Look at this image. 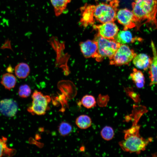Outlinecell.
I'll list each match as a JSON object with an SVG mask.
<instances>
[{"label": "cell", "instance_id": "obj_1", "mask_svg": "<svg viewBox=\"0 0 157 157\" xmlns=\"http://www.w3.org/2000/svg\"><path fill=\"white\" fill-rule=\"evenodd\" d=\"M119 3L118 0H112L108 4L102 3L94 5L86 3L89 25H93L96 22L103 24L115 21Z\"/></svg>", "mask_w": 157, "mask_h": 157}, {"label": "cell", "instance_id": "obj_2", "mask_svg": "<svg viewBox=\"0 0 157 157\" xmlns=\"http://www.w3.org/2000/svg\"><path fill=\"white\" fill-rule=\"evenodd\" d=\"M132 6L136 24L142 23L154 29L157 28V0H135Z\"/></svg>", "mask_w": 157, "mask_h": 157}, {"label": "cell", "instance_id": "obj_3", "mask_svg": "<svg viewBox=\"0 0 157 157\" xmlns=\"http://www.w3.org/2000/svg\"><path fill=\"white\" fill-rule=\"evenodd\" d=\"M140 128L139 125L135 124L124 131V140L119 142L123 151L139 154L145 149L146 147L152 141L151 138L146 139L141 136L139 133Z\"/></svg>", "mask_w": 157, "mask_h": 157}, {"label": "cell", "instance_id": "obj_4", "mask_svg": "<svg viewBox=\"0 0 157 157\" xmlns=\"http://www.w3.org/2000/svg\"><path fill=\"white\" fill-rule=\"evenodd\" d=\"M94 40L98 44V55L95 59L98 62L102 61L106 57L110 59L121 45L115 40L106 39L97 34L95 35Z\"/></svg>", "mask_w": 157, "mask_h": 157}, {"label": "cell", "instance_id": "obj_5", "mask_svg": "<svg viewBox=\"0 0 157 157\" xmlns=\"http://www.w3.org/2000/svg\"><path fill=\"white\" fill-rule=\"evenodd\" d=\"M32 104L27 109L32 114L43 115L45 114L51 98L48 95L43 94L41 92L35 90L32 95Z\"/></svg>", "mask_w": 157, "mask_h": 157}, {"label": "cell", "instance_id": "obj_6", "mask_svg": "<svg viewBox=\"0 0 157 157\" xmlns=\"http://www.w3.org/2000/svg\"><path fill=\"white\" fill-rule=\"evenodd\" d=\"M133 50L127 45L121 44L113 57L110 64L117 66L128 64L136 55Z\"/></svg>", "mask_w": 157, "mask_h": 157}, {"label": "cell", "instance_id": "obj_7", "mask_svg": "<svg viewBox=\"0 0 157 157\" xmlns=\"http://www.w3.org/2000/svg\"><path fill=\"white\" fill-rule=\"evenodd\" d=\"M93 26V29L97 31V35L108 39L114 40L119 30L118 26L113 22L94 24Z\"/></svg>", "mask_w": 157, "mask_h": 157}, {"label": "cell", "instance_id": "obj_8", "mask_svg": "<svg viewBox=\"0 0 157 157\" xmlns=\"http://www.w3.org/2000/svg\"><path fill=\"white\" fill-rule=\"evenodd\" d=\"M116 18L118 22L123 26L124 30L133 28L136 25L133 13L126 8L119 10Z\"/></svg>", "mask_w": 157, "mask_h": 157}, {"label": "cell", "instance_id": "obj_9", "mask_svg": "<svg viewBox=\"0 0 157 157\" xmlns=\"http://www.w3.org/2000/svg\"><path fill=\"white\" fill-rule=\"evenodd\" d=\"M80 50L86 58H96L97 56L98 44L94 40H88L79 43Z\"/></svg>", "mask_w": 157, "mask_h": 157}, {"label": "cell", "instance_id": "obj_10", "mask_svg": "<svg viewBox=\"0 0 157 157\" xmlns=\"http://www.w3.org/2000/svg\"><path fill=\"white\" fill-rule=\"evenodd\" d=\"M18 109L17 103L12 99H4L0 101V113L6 116H14L16 114Z\"/></svg>", "mask_w": 157, "mask_h": 157}, {"label": "cell", "instance_id": "obj_11", "mask_svg": "<svg viewBox=\"0 0 157 157\" xmlns=\"http://www.w3.org/2000/svg\"><path fill=\"white\" fill-rule=\"evenodd\" d=\"M151 47L153 54V57L149 71V77L150 80V85H157V51L153 42H151Z\"/></svg>", "mask_w": 157, "mask_h": 157}, {"label": "cell", "instance_id": "obj_12", "mask_svg": "<svg viewBox=\"0 0 157 157\" xmlns=\"http://www.w3.org/2000/svg\"><path fill=\"white\" fill-rule=\"evenodd\" d=\"M152 60V58L147 54L140 53L133 58V63L137 68L146 70L149 68Z\"/></svg>", "mask_w": 157, "mask_h": 157}, {"label": "cell", "instance_id": "obj_13", "mask_svg": "<svg viewBox=\"0 0 157 157\" xmlns=\"http://www.w3.org/2000/svg\"><path fill=\"white\" fill-rule=\"evenodd\" d=\"M115 41L120 44H126L134 41L131 33L129 31H120L115 36Z\"/></svg>", "mask_w": 157, "mask_h": 157}, {"label": "cell", "instance_id": "obj_14", "mask_svg": "<svg viewBox=\"0 0 157 157\" xmlns=\"http://www.w3.org/2000/svg\"><path fill=\"white\" fill-rule=\"evenodd\" d=\"M72 0H50L56 16L60 15L66 8Z\"/></svg>", "mask_w": 157, "mask_h": 157}, {"label": "cell", "instance_id": "obj_15", "mask_svg": "<svg viewBox=\"0 0 157 157\" xmlns=\"http://www.w3.org/2000/svg\"><path fill=\"white\" fill-rule=\"evenodd\" d=\"M17 82L15 76L10 73L4 74L2 77L1 83L4 88L10 90L13 88Z\"/></svg>", "mask_w": 157, "mask_h": 157}, {"label": "cell", "instance_id": "obj_16", "mask_svg": "<svg viewBox=\"0 0 157 157\" xmlns=\"http://www.w3.org/2000/svg\"><path fill=\"white\" fill-rule=\"evenodd\" d=\"M15 72L17 77L20 79L26 78L30 72V68L27 63H20L15 66Z\"/></svg>", "mask_w": 157, "mask_h": 157}, {"label": "cell", "instance_id": "obj_17", "mask_svg": "<svg viewBox=\"0 0 157 157\" xmlns=\"http://www.w3.org/2000/svg\"><path fill=\"white\" fill-rule=\"evenodd\" d=\"M7 140V138L3 136L0 138V157L12 156L15 155L16 152V150L8 147Z\"/></svg>", "mask_w": 157, "mask_h": 157}, {"label": "cell", "instance_id": "obj_18", "mask_svg": "<svg viewBox=\"0 0 157 157\" xmlns=\"http://www.w3.org/2000/svg\"><path fill=\"white\" fill-rule=\"evenodd\" d=\"M131 78L138 88H143L145 83V78L142 72L135 68L133 69L132 73L130 74Z\"/></svg>", "mask_w": 157, "mask_h": 157}, {"label": "cell", "instance_id": "obj_19", "mask_svg": "<svg viewBox=\"0 0 157 157\" xmlns=\"http://www.w3.org/2000/svg\"><path fill=\"white\" fill-rule=\"evenodd\" d=\"M76 124L80 129H85L89 128L91 125L92 120L90 117L86 115H81L76 119Z\"/></svg>", "mask_w": 157, "mask_h": 157}, {"label": "cell", "instance_id": "obj_20", "mask_svg": "<svg viewBox=\"0 0 157 157\" xmlns=\"http://www.w3.org/2000/svg\"><path fill=\"white\" fill-rule=\"evenodd\" d=\"M81 103L84 107L89 109L95 106L96 102L94 96L87 94L84 96L82 98Z\"/></svg>", "mask_w": 157, "mask_h": 157}, {"label": "cell", "instance_id": "obj_21", "mask_svg": "<svg viewBox=\"0 0 157 157\" xmlns=\"http://www.w3.org/2000/svg\"><path fill=\"white\" fill-rule=\"evenodd\" d=\"M100 134L104 139L108 141L113 138L114 135V132L113 129L111 127L106 126L101 130Z\"/></svg>", "mask_w": 157, "mask_h": 157}, {"label": "cell", "instance_id": "obj_22", "mask_svg": "<svg viewBox=\"0 0 157 157\" xmlns=\"http://www.w3.org/2000/svg\"><path fill=\"white\" fill-rule=\"evenodd\" d=\"M72 130L71 124L66 122H62L59 125L58 131L61 135L65 136L70 134Z\"/></svg>", "mask_w": 157, "mask_h": 157}, {"label": "cell", "instance_id": "obj_23", "mask_svg": "<svg viewBox=\"0 0 157 157\" xmlns=\"http://www.w3.org/2000/svg\"><path fill=\"white\" fill-rule=\"evenodd\" d=\"M30 87L27 84L21 85L19 88L18 94L19 96L22 98H26L28 97L31 93Z\"/></svg>", "mask_w": 157, "mask_h": 157}, {"label": "cell", "instance_id": "obj_24", "mask_svg": "<svg viewBox=\"0 0 157 157\" xmlns=\"http://www.w3.org/2000/svg\"><path fill=\"white\" fill-rule=\"evenodd\" d=\"M95 1L97 3H107L108 2L111 1L112 0H95Z\"/></svg>", "mask_w": 157, "mask_h": 157}, {"label": "cell", "instance_id": "obj_25", "mask_svg": "<svg viewBox=\"0 0 157 157\" xmlns=\"http://www.w3.org/2000/svg\"></svg>", "mask_w": 157, "mask_h": 157}]
</instances>
